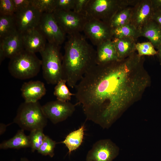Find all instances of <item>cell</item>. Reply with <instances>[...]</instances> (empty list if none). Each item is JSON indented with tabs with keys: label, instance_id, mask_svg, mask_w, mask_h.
Listing matches in <instances>:
<instances>
[{
	"label": "cell",
	"instance_id": "1",
	"mask_svg": "<svg viewBox=\"0 0 161 161\" xmlns=\"http://www.w3.org/2000/svg\"><path fill=\"white\" fill-rule=\"evenodd\" d=\"M145 58L135 52L129 57L96 65L77 84L75 93L87 120L108 129L140 99L151 83Z\"/></svg>",
	"mask_w": 161,
	"mask_h": 161
},
{
	"label": "cell",
	"instance_id": "2",
	"mask_svg": "<svg viewBox=\"0 0 161 161\" xmlns=\"http://www.w3.org/2000/svg\"><path fill=\"white\" fill-rule=\"evenodd\" d=\"M62 60V79L72 88L97 65L96 51L78 33L68 35Z\"/></svg>",
	"mask_w": 161,
	"mask_h": 161
},
{
	"label": "cell",
	"instance_id": "3",
	"mask_svg": "<svg viewBox=\"0 0 161 161\" xmlns=\"http://www.w3.org/2000/svg\"><path fill=\"white\" fill-rule=\"evenodd\" d=\"M138 0H89L84 10L89 18L103 21L109 25L114 15L120 10L133 7Z\"/></svg>",
	"mask_w": 161,
	"mask_h": 161
},
{
	"label": "cell",
	"instance_id": "4",
	"mask_svg": "<svg viewBox=\"0 0 161 161\" xmlns=\"http://www.w3.org/2000/svg\"><path fill=\"white\" fill-rule=\"evenodd\" d=\"M40 53L44 79L48 84H56L62 79L63 56L60 52V46L47 42Z\"/></svg>",
	"mask_w": 161,
	"mask_h": 161
},
{
	"label": "cell",
	"instance_id": "5",
	"mask_svg": "<svg viewBox=\"0 0 161 161\" xmlns=\"http://www.w3.org/2000/svg\"><path fill=\"white\" fill-rule=\"evenodd\" d=\"M47 118L38 102H24L19 106L13 120L21 129L30 131L35 129H43L46 126Z\"/></svg>",
	"mask_w": 161,
	"mask_h": 161
},
{
	"label": "cell",
	"instance_id": "6",
	"mask_svg": "<svg viewBox=\"0 0 161 161\" xmlns=\"http://www.w3.org/2000/svg\"><path fill=\"white\" fill-rule=\"evenodd\" d=\"M41 66V60L35 54L24 49L10 59L8 70L14 78L25 80L37 75Z\"/></svg>",
	"mask_w": 161,
	"mask_h": 161
},
{
	"label": "cell",
	"instance_id": "7",
	"mask_svg": "<svg viewBox=\"0 0 161 161\" xmlns=\"http://www.w3.org/2000/svg\"><path fill=\"white\" fill-rule=\"evenodd\" d=\"M52 14L61 30L68 35L83 31L88 19L85 15L76 13L73 10H55Z\"/></svg>",
	"mask_w": 161,
	"mask_h": 161
},
{
	"label": "cell",
	"instance_id": "8",
	"mask_svg": "<svg viewBox=\"0 0 161 161\" xmlns=\"http://www.w3.org/2000/svg\"><path fill=\"white\" fill-rule=\"evenodd\" d=\"M36 28L49 43L60 46L65 40L66 34L58 25L52 13H43Z\"/></svg>",
	"mask_w": 161,
	"mask_h": 161
},
{
	"label": "cell",
	"instance_id": "9",
	"mask_svg": "<svg viewBox=\"0 0 161 161\" xmlns=\"http://www.w3.org/2000/svg\"><path fill=\"white\" fill-rule=\"evenodd\" d=\"M83 32L92 44L97 47L109 40H112V28L101 21L88 17Z\"/></svg>",
	"mask_w": 161,
	"mask_h": 161
},
{
	"label": "cell",
	"instance_id": "10",
	"mask_svg": "<svg viewBox=\"0 0 161 161\" xmlns=\"http://www.w3.org/2000/svg\"><path fill=\"white\" fill-rule=\"evenodd\" d=\"M118 147L109 139L99 140L88 151L86 161H112L118 155Z\"/></svg>",
	"mask_w": 161,
	"mask_h": 161
},
{
	"label": "cell",
	"instance_id": "11",
	"mask_svg": "<svg viewBox=\"0 0 161 161\" xmlns=\"http://www.w3.org/2000/svg\"><path fill=\"white\" fill-rule=\"evenodd\" d=\"M77 105L57 100L47 102L42 106V108L47 118L56 124L71 116L75 111Z\"/></svg>",
	"mask_w": 161,
	"mask_h": 161
},
{
	"label": "cell",
	"instance_id": "12",
	"mask_svg": "<svg viewBox=\"0 0 161 161\" xmlns=\"http://www.w3.org/2000/svg\"><path fill=\"white\" fill-rule=\"evenodd\" d=\"M42 14L32 4L15 13L17 30L23 34L37 27Z\"/></svg>",
	"mask_w": 161,
	"mask_h": 161
},
{
	"label": "cell",
	"instance_id": "13",
	"mask_svg": "<svg viewBox=\"0 0 161 161\" xmlns=\"http://www.w3.org/2000/svg\"><path fill=\"white\" fill-rule=\"evenodd\" d=\"M153 12L151 0H138L132 7L130 23L140 31L151 20Z\"/></svg>",
	"mask_w": 161,
	"mask_h": 161
},
{
	"label": "cell",
	"instance_id": "14",
	"mask_svg": "<svg viewBox=\"0 0 161 161\" xmlns=\"http://www.w3.org/2000/svg\"><path fill=\"white\" fill-rule=\"evenodd\" d=\"M24 49L22 34L17 32L0 40V63L6 58L11 59Z\"/></svg>",
	"mask_w": 161,
	"mask_h": 161
},
{
	"label": "cell",
	"instance_id": "15",
	"mask_svg": "<svg viewBox=\"0 0 161 161\" xmlns=\"http://www.w3.org/2000/svg\"><path fill=\"white\" fill-rule=\"evenodd\" d=\"M21 95L27 103H36L41 99L46 93L44 83L39 80L24 82L21 88Z\"/></svg>",
	"mask_w": 161,
	"mask_h": 161
},
{
	"label": "cell",
	"instance_id": "16",
	"mask_svg": "<svg viewBox=\"0 0 161 161\" xmlns=\"http://www.w3.org/2000/svg\"><path fill=\"white\" fill-rule=\"evenodd\" d=\"M22 34L24 49L29 52H40L47 43L45 38L36 28Z\"/></svg>",
	"mask_w": 161,
	"mask_h": 161
},
{
	"label": "cell",
	"instance_id": "17",
	"mask_svg": "<svg viewBox=\"0 0 161 161\" xmlns=\"http://www.w3.org/2000/svg\"><path fill=\"white\" fill-rule=\"evenodd\" d=\"M97 65L105 64L119 60L112 40L107 41L97 46Z\"/></svg>",
	"mask_w": 161,
	"mask_h": 161
},
{
	"label": "cell",
	"instance_id": "18",
	"mask_svg": "<svg viewBox=\"0 0 161 161\" xmlns=\"http://www.w3.org/2000/svg\"><path fill=\"white\" fill-rule=\"evenodd\" d=\"M119 60L125 59L136 52L137 39L126 37L112 39Z\"/></svg>",
	"mask_w": 161,
	"mask_h": 161
},
{
	"label": "cell",
	"instance_id": "19",
	"mask_svg": "<svg viewBox=\"0 0 161 161\" xmlns=\"http://www.w3.org/2000/svg\"><path fill=\"white\" fill-rule=\"evenodd\" d=\"M140 37L148 39L154 47L158 49L161 43V28L151 20L140 30Z\"/></svg>",
	"mask_w": 161,
	"mask_h": 161
},
{
	"label": "cell",
	"instance_id": "20",
	"mask_svg": "<svg viewBox=\"0 0 161 161\" xmlns=\"http://www.w3.org/2000/svg\"><path fill=\"white\" fill-rule=\"evenodd\" d=\"M24 130H18L12 138L3 141L0 144L1 149L9 148L18 149L21 148H30V143L28 135H26Z\"/></svg>",
	"mask_w": 161,
	"mask_h": 161
},
{
	"label": "cell",
	"instance_id": "21",
	"mask_svg": "<svg viewBox=\"0 0 161 161\" xmlns=\"http://www.w3.org/2000/svg\"><path fill=\"white\" fill-rule=\"evenodd\" d=\"M84 131V126L83 125L77 130L70 132L61 142L67 148L69 154L81 145L83 139Z\"/></svg>",
	"mask_w": 161,
	"mask_h": 161
},
{
	"label": "cell",
	"instance_id": "22",
	"mask_svg": "<svg viewBox=\"0 0 161 161\" xmlns=\"http://www.w3.org/2000/svg\"><path fill=\"white\" fill-rule=\"evenodd\" d=\"M15 14L0 16V40L17 32Z\"/></svg>",
	"mask_w": 161,
	"mask_h": 161
},
{
	"label": "cell",
	"instance_id": "23",
	"mask_svg": "<svg viewBox=\"0 0 161 161\" xmlns=\"http://www.w3.org/2000/svg\"><path fill=\"white\" fill-rule=\"evenodd\" d=\"M112 32L113 39L129 37L137 39L140 37V31L130 22L112 28Z\"/></svg>",
	"mask_w": 161,
	"mask_h": 161
},
{
	"label": "cell",
	"instance_id": "24",
	"mask_svg": "<svg viewBox=\"0 0 161 161\" xmlns=\"http://www.w3.org/2000/svg\"><path fill=\"white\" fill-rule=\"evenodd\" d=\"M132 7L129 6L119 10L109 23L111 28H114L130 22Z\"/></svg>",
	"mask_w": 161,
	"mask_h": 161
},
{
	"label": "cell",
	"instance_id": "25",
	"mask_svg": "<svg viewBox=\"0 0 161 161\" xmlns=\"http://www.w3.org/2000/svg\"><path fill=\"white\" fill-rule=\"evenodd\" d=\"M66 81L63 79L59 81L56 84L53 92L57 100L63 102H69L75 93L70 92L66 83Z\"/></svg>",
	"mask_w": 161,
	"mask_h": 161
},
{
	"label": "cell",
	"instance_id": "26",
	"mask_svg": "<svg viewBox=\"0 0 161 161\" xmlns=\"http://www.w3.org/2000/svg\"><path fill=\"white\" fill-rule=\"evenodd\" d=\"M45 135L43 133V129H35L30 131L28 136L32 152L38 150L42 144Z\"/></svg>",
	"mask_w": 161,
	"mask_h": 161
},
{
	"label": "cell",
	"instance_id": "27",
	"mask_svg": "<svg viewBox=\"0 0 161 161\" xmlns=\"http://www.w3.org/2000/svg\"><path fill=\"white\" fill-rule=\"evenodd\" d=\"M32 4L39 12L52 13L55 10V0H31Z\"/></svg>",
	"mask_w": 161,
	"mask_h": 161
},
{
	"label": "cell",
	"instance_id": "28",
	"mask_svg": "<svg viewBox=\"0 0 161 161\" xmlns=\"http://www.w3.org/2000/svg\"><path fill=\"white\" fill-rule=\"evenodd\" d=\"M56 142L48 136L45 135L43 143L37 151L38 153L43 156H49L52 157L54 155V148Z\"/></svg>",
	"mask_w": 161,
	"mask_h": 161
},
{
	"label": "cell",
	"instance_id": "29",
	"mask_svg": "<svg viewBox=\"0 0 161 161\" xmlns=\"http://www.w3.org/2000/svg\"><path fill=\"white\" fill-rule=\"evenodd\" d=\"M136 50L140 56H153L156 55L157 51L150 42L137 43Z\"/></svg>",
	"mask_w": 161,
	"mask_h": 161
},
{
	"label": "cell",
	"instance_id": "30",
	"mask_svg": "<svg viewBox=\"0 0 161 161\" xmlns=\"http://www.w3.org/2000/svg\"><path fill=\"white\" fill-rule=\"evenodd\" d=\"M12 0H0V16H10L15 14Z\"/></svg>",
	"mask_w": 161,
	"mask_h": 161
},
{
	"label": "cell",
	"instance_id": "31",
	"mask_svg": "<svg viewBox=\"0 0 161 161\" xmlns=\"http://www.w3.org/2000/svg\"><path fill=\"white\" fill-rule=\"evenodd\" d=\"M75 0H55V10H73Z\"/></svg>",
	"mask_w": 161,
	"mask_h": 161
},
{
	"label": "cell",
	"instance_id": "32",
	"mask_svg": "<svg viewBox=\"0 0 161 161\" xmlns=\"http://www.w3.org/2000/svg\"><path fill=\"white\" fill-rule=\"evenodd\" d=\"M15 13L27 7L32 4L31 0H12Z\"/></svg>",
	"mask_w": 161,
	"mask_h": 161
},
{
	"label": "cell",
	"instance_id": "33",
	"mask_svg": "<svg viewBox=\"0 0 161 161\" xmlns=\"http://www.w3.org/2000/svg\"><path fill=\"white\" fill-rule=\"evenodd\" d=\"M89 0H75L73 11L77 13L85 14L84 10Z\"/></svg>",
	"mask_w": 161,
	"mask_h": 161
},
{
	"label": "cell",
	"instance_id": "34",
	"mask_svg": "<svg viewBox=\"0 0 161 161\" xmlns=\"http://www.w3.org/2000/svg\"><path fill=\"white\" fill-rule=\"evenodd\" d=\"M151 20L161 28V9H153Z\"/></svg>",
	"mask_w": 161,
	"mask_h": 161
},
{
	"label": "cell",
	"instance_id": "35",
	"mask_svg": "<svg viewBox=\"0 0 161 161\" xmlns=\"http://www.w3.org/2000/svg\"><path fill=\"white\" fill-rule=\"evenodd\" d=\"M153 9H161V0H151Z\"/></svg>",
	"mask_w": 161,
	"mask_h": 161
},
{
	"label": "cell",
	"instance_id": "36",
	"mask_svg": "<svg viewBox=\"0 0 161 161\" xmlns=\"http://www.w3.org/2000/svg\"><path fill=\"white\" fill-rule=\"evenodd\" d=\"M160 65H161V43L157 51L156 54Z\"/></svg>",
	"mask_w": 161,
	"mask_h": 161
},
{
	"label": "cell",
	"instance_id": "37",
	"mask_svg": "<svg viewBox=\"0 0 161 161\" xmlns=\"http://www.w3.org/2000/svg\"><path fill=\"white\" fill-rule=\"evenodd\" d=\"M0 126V134L1 135L5 132L7 125L2 123H1Z\"/></svg>",
	"mask_w": 161,
	"mask_h": 161
},
{
	"label": "cell",
	"instance_id": "38",
	"mask_svg": "<svg viewBox=\"0 0 161 161\" xmlns=\"http://www.w3.org/2000/svg\"><path fill=\"white\" fill-rule=\"evenodd\" d=\"M20 161H30L25 157H22L21 158Z\"/></svg>",
	"mask_w": 161,
	"mask_h": 161
},
{
	"label": "cell",
	"instance_id": "39",
	"mask_svg": "<svg viewBox=\"0 0 161 161\" xmlns=\"http://www.w3.org/2000/svg\"><path fill=\"white\" fill-rule=\"evenodd\" d=\"M12 161H15V160H13Z\"/></svg>",
	"mask_w": 161,
	"mask_h": 161
}]
</instances>
